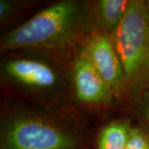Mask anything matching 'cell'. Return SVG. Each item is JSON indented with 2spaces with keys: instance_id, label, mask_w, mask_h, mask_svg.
I'll return each instance as SVG.
<instances>
[{
  "instance_id": "obj_1",
  "label": "cell",
  "mask_w": 149,
  "mask_h": 149,
  "mask_svg": "<svg viewBox=\"0 0 149 149\" xmlns=\"http://www.w3.org/2000/svg\"><path fill=\"white\" fill-rule=\"evenodd\" d=\"M85 32H91L85 2L64 0L44 8L6 33L1 40V50H61Z\"/></svg>"
},
{
  "instance_id": "obj_2",
  "label": "cell",
  "mask_w": 149,
  "mask_h": 149,
  "mask_svg": "<svg viewBox=\"0 0 149 149\" xmlns=\"http://www.w3.org/2000/svg\"><path fill=\"white\" fill-rule=\"evenodd\" d=\"M111 36L122 64L126 90L140 99L149 91V8L146 1L131 0Z\"/></svg>"
},
{
  "instance_id": "obj_3",
  "label": "cell",
  "mask_w": 149,
  "mask_h": 149,
  "mask_svg": "<svg viewBox=\"0 0 149 149\" xmlns=\"http://www.w3.org/2000/svg\"><path fill=\"white\" fill-rule=\"evenodd\" d=\"M1 149H76L79 141L64 127L47 118L17 114L2 123Z\"/></svg>"
},
{
  "instance_id": "obj_4",
  "label": "cell",
  "mask_w": 149,
  "mask_h": 149,
  "mask_svg": "<svg viewBox=\"0 0 149 149\" xmlns=\"http://www.w3.org/2000/svg\"><path fill=\"white\" fill-rule=\"evenodd\" d=\"M81 51L115 95L126 90V80L122 64L110 34L102 31L90 32L84 39Z\"/></svg>"
},
{
  "instance_id": "obj_5",
  "label": "cell",
  "mask_w": 149,
  "mask_h": 149,
  "mask_svg": "<svg viewBox=\"0 0 149 149\" xmlns=\"http://www.w3.org/2000/svg\"><path fill=\"white\" fill-rule=\"evenodd\" d=\"M3 72L8 80L23 89L41 95L56 92L61 85L58 72L41 60L16 58L6 61Z\"/></svg>"
},
{
  "instance_id": "obj_6",
  "label": "cell",
  "mask_w": 149,
  "mask_h": 149,
  "mask_svg": "<svg viewBox=\"0 0 149 149\" xmlns=\"http://www.w3.org/2000/svg\"><path fill=\"white\" fill-rule=\"evenodd\" d=\"M72 84L78 100L89 105H108L113 101V91L80 51L73 62Z\"/></svg>"
},
{
  "instance_id": "obj_7",
  "label": "cell",
  "mask_w": 149,
  "mask_h": 149,
  "mask_svg": "<svg viewBox=\"0 0 149 149\" xmlns=\"http://www.w3.org/2000/svg\"><path fill=\"white\" fill-rule=\"evenodd\" d=\"M131 0H98L85 2L89 24L93 31L112 35L122 22Z\"/></svg>"
},
{
  "instance_id": "obj_8",
  "label": "cell",
  "mask_w": 149,
  "mask_h": 149,
  "mask_svg": "<svg viewBox=\"0 0 149 149\" xmlns=\"http://www.w3.org/2000/svg\"><path fill=\"white\" fill-rule=\"evenodd\" d=\"M131 128L128 121L110 123L100 133L97 149H126Z\"/></svg>"
},
{
  "instance_id": "obj_9",
  "label": "cell",
  "mask_w": 149,
  "mask_h": 149,
  "mask_svg": "<svg viewBox=\"0 0 149 149\" xmlns=\"http://www.w3.org/2000/svg\"><path fill=\"white\" fill-rule=\"evenodd\" d=\"M126 149H149V133L141 128L132 127Z\"/></svg>"
},
{
  "instance_id": "obj_10",
  "label": "cell",
  "mask_w": 149,
  "mask_h": 149,
  "mask_svg": "<svg viewBox=\"0 0 149 149\" xmlns=\"http://www.w3.org/2000/svg\"><path fill=\"white\" fill-rule=\"evenodd\" d=\"M14 11H15V3L7 0L0 1V18L2 22L5 21L7 18H8L13 13Z\"/></svg>"
},
{
  "instance_id": "obj_11",
  "label": "cell",
  "mask_w": 149,
  "mask_h": 149,
  "mask_svg": "<svg viewBox=\"0 0 149 149\" xmlns=\"http://www.w3.org/2000/svg\"><path fill=\"white\" fill-rule=\"evenodd\" d=\"M140 110L149 126V91L144 92L139 99Z\"/></svg>"
},
{
  "instance_id": "obj_12",
  "label": "cell",
  "mask_w": 149,
  "mask_h": 149,
  "mask_svg": "<svg viewBox=\"0 0 149 149\" xmlns=\"http://www.w3.org/2000/svg\"><path fill=\"white\" fill-rule=\"evenodd\" d=\"M146 3H147V5H148V8H149V0H147V1H146Z\"/></svg>"
}]
</instances>
